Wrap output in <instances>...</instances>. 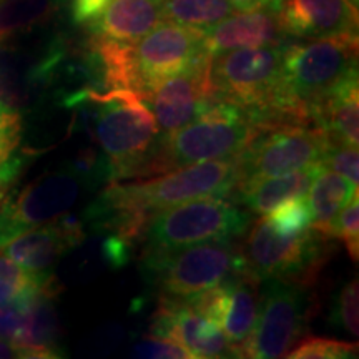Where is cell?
<instances>
[{"label":"cell","instance_id":"6da1fadb","mask_svg":"<svg viewBox=\"0 0 359 359\" xmlns=\"http://www.w3.org/2000/svg\"><path fill=\"white\" fill-rule=\"evenodd\" d=\"M262 128L250 111L213 98L198 118L154 143L130 177L148 178L188 165L238 156Z\"/></svg>","mask_w":359,"mask_h":359},{"label":"cell","instance_id":"7a4b0ae2","mask_svg":"<svg viewBox=\"0 0 359 359\" xmlns=\"http://www.w3.org/2000/svg\"><path fill=\"white\" fill-rule=\"evenodd\" d=\"M353 77H358V37L283 43L281 97L298 123L313 125L311 111Z\"/></svg>","mask_w":359,"mask_h":359},{"label":"cell","instance_id":"3957f363","mask_svg":"<svg viewBox=\"0 0 359 359\" xmlns=\"http://www.w3.org/2000/svg\"><path fill=\"white\" fill-rule=\"evenodd\" d=\"M103 178L111 180L107 156L82 155L0 200V250L22 233L65 217Z\"/></svg>","mask_w":359,"mask_h":359},{"label":"cell","instance_id":"277c9868","mask_svg":"<svg viewBox=\"0 0 359 359\" xmlns=\"http://www.w3.org/2000/svg\"><path fill=\"white\" fill-rule=\"evenodd\" d=\"M283 43L213 55L208 72L212 98L241 107L262 127L298 123L286 111L281 97Z\"/></svg>","mask_w":359,"mask_h":359},{"label":"cell","instance_id":"5b68a950","mask_svg":"<svg viewBox=\"0 0 359 359\" xmlns=\"http://www.w3.org/2000/svg\"><path fill=\"white\" fill-rule=\"evenodd\" d=\"M82 103L95 107L92 130L110 163L111 180L128 178L158 135L154 114L133 90L87 92Z\"/></svg>","mask_w":359,"mask_h":359},{"label":"cell","instance_id":"8992f818","mask_svg":"<svg viewBox=\"0 0 359 359\" xmlns=\"http://www.w3.org/2000/svg\"><path fill=\"white\" fill-rule=\"evenodd\" d=\"M143 271L167 298L191 299L245 273L246 268L241 250L231 240H224L145 253Z\"/></svg>","mask_w":359,"mask_h":359},{"label":"cell","instance_id":"52a82bcc","mask_svg":"<svg viewBox=\"0 0 359 359\" xmlns=\"http://www.w3.org/2000/svg\"><path fill=\"white\" fill-rule=\"evenodd\" d=\"M251 215L222 196L183 201L150 215L143 228L145 253H165L183 246L241 236Z\"/></svg>","mask_w":359,"mask_h":359},{"label":"cell","instance_id":"ba28073f","mask_svg":"<svg viewBox=\"0 0 359 359\" xmlns=\"http://www.w3.org/2000/svg\"><path fill=\"white\" fill-rule=\"evenodd\" d=\"M327 236L311 226L299 235L278 233L258 219L241 250L246 273L258 281L283 280L309 286L325 262Z\"/></svg>","mask_w":359,"mask_h":359},{"label":"cell","instance_id":"9c48e42d","mask_svg":"<svg viewBox=\"0 0 359 359\" xmlns=\"http://www.w3.org/2000/svg\"><path fill=\"white\" fill-rule=\"evenodd\" d=\"M330 147L325 130L316 125L263 127L236 156L240 165L238 183L280 177L318 163L323 165Z\"/></svg>","mask_w":359,"mask_h":359},{"label":"cell","instance_id":"30bf717a","mask_svg":"<svg viewBox=\"0 0 359 359\" xmlns=\"http://www.w3.org/2000/svg\"><path fill=\"white\" fill-rule=\"evenodd\" d=\"M259 286V308L253 333L241 356L275 359L286 356L302 339L308 325L306 286L283 280H264Z\"/></svg>","mask_w":359,"mask_h":359},{"label":"cell","instance_id":"8fae6325","mask_svg":"<svg viewBox=\"0 0 359 359\" xmlns=\"http://www.w3.org/2000/svg\"><path fill=\"white\" fill-rule=\"evenodd\" d=\"M132 88L142 98L161 80L183 72L210 55L205 32L193 27L161 22L127 47Z\"/></svg>","mask_w":359,"mask_h":359},{"label":"cell","instance_id":"7c38bea8","mask_svg":"<svg viewBox=\"0 0 359 359\" xmlns=\"http://www.w3.org/2000/svg\"><path fill=\"white\" fill-rule=\"evenodd\" d=\"M210 58H200L183 72L161 80L143 97V102L151 107L156 125L165 133L198 118L213 102L208 77Z\"/></svg>","mask_w":359,"mask_h":359},{"label":"cell","instance_id":"4fadbf2b","mask_svg":"<svg viewBox=\"0 0 359 359\" xmlns=\"http://www.w3.org/2000/svg\"><path fill=\"white\" fill-rule=\"evenodd\" d=\"M151 334L173 341L196 359L240 358L222 327L185 299L161 298Z\"/></svg>","mask_w":359,"mask_h":359},{"label":"cell","instance_id":"5bb4252c","mask_svg":"<svg viewBox=\"0 0 359 359\" xmlns=\"http://www.w3.org/2000/svg\"><path fill=\"white\" fill-rule=\"evenodd\" d=\"M259 283L248 273H240L217 288L185 299L222 327L226 339L241 358V348L253 333L259 308Z\"/></svg>","mask_w":359,"mask_h":359},{"label":"cell","instance_id":"9a60e30c","mask_svg":"<svg viewBox=\"0 0 359 359\" xmlns=\"http://www.w3.org/2000/svg\"><path fill=\"white\" fill-rule=\"evenodd\" d=\"M82 219L65 217L22 233L4 246V253L19 266L37 275H52V268L62 257L85 240Z\"/></svg>","mask_w":359,"mask_h":359},{"label":"cell","instance_id":"2e32d148","mask_svg":"<svg viewBox=\"0 0 359 359\" xmlns=\"http://www.w3.org/2000/svg\"><path fill=\"white\" fill-rule=\"evenodd\" d=\"M276 15L286 37H358V7L349 0H283Z\"/></svg>","mask_w":359,"mask_h":359},{"label":"cell","instance_id":"e0dca14e","mask_svg":"<svg viewBox=\"0 0 359 359\" xmlns=\"http://www.w3.org/2000/svg\"><path fill=\"white\" fill-rule=\"evenodd\" d=\"M205 47L210 57L246 47H263L285 42L275 11L259 7L257 11L233 13L219 24L203 30Z\"/></svg>","mask_w":359,"mask_h":359},{"label":"cell","instance_id":"ac0fdd59","mask_svg":"<svg viewBox=\"0 0 359 359\" xmlns=\"http://www.w3.org/2000/svg\"><path fill=\"white\" fill-rule=\"evenodd\" d=\"M57 293L58 285H53L34 296L24 309L20 326L12 334L11 339L24 348L29 358L45 359L60 356V325L53 306V298Z\"/></svg>","mask_w":359,"mask_h":359},{"label":"cell","instance_id":"d6986e66","mask_svg":"<svg viewBox=\"0 0 359 359\" xmlns=\"http://www.w3.org/2000/svg\"><path fill=\"white\" fill-rule=\"evenodd\" d=\"M161 2L163 0H110L90 30L98 37L132 43L163 22Z\"/></svg>","mask_w":359,"mask_h":359},{"label":"cell","instance_id":"ffe728a7","mask_svg":"<svg viewBox=\"0 0 359 359\" xmlns=\"http://www.w3.org/2000/svg\"><path fill=\"white\" fill-rule=\"evenodd\" d=\"M311 123L325 130L331 145L358 147L359 88L358 77L339 85L311 111Z\"/></svg>","mask_w":359,"mask_h":359},{"label":"cell","instance_id":"44dd1931","mask_svg":"<svg viewBox=\"0 0 359 359\" xmlns=\"http://www.w3.org/2000/svg\"><path fill=\"white\" fill-rule=\"evenodd\" d=\"M323 168L325 167L318 163L294 173L238 183L235 188L236 196L251 212L266 215L283 201L306 195L314 177Z\"/></svg>","mask_w":359,"mask_h":359},{"label":"cell","instance_id":"7402d4cb","mask_svg":"<svg viewBox=\"0 0 359 359\" xmlns=\"http://www.w3.org/2000/svg\"><path fill=\"white\" fill-rule=\"evenodd\" d=\"M354 195H358V185L344 178L343 175L323 168L314 177L306 193L314 230L331 238V224Z\"/></svg>","mask_w":359,"mask_h":359},{"label":"cell","instance_id":"603a6c76","mask_svg":"<svg viewBox=\"0 0 359 359\" xmlns=\"http://www.w3.org/2000/svg\"><path fill=\"white\" fill-rule=\"evenodd\" d=\"M37 85H43L37 67L22 69L19 58L0 37V102L19 111L30 103Z\"/></svg>","mask_w":359,"mask_h":359},{"label":"cell","instance_id":"cb8c5ba5","mask_svg":"<svg viewBox=\"0 0 359 359\" xmlns=\"http://www.w3.org/2000/svg\"><path fill=\"white\" fill-rule=\"evenodd\" d=\"M57 285L53 275L27 271L0 251V308L29 303L34 296Z\"/></svg>","mask_w":359,"mask_h":359},{"label":"cell","instance_id":"d4e9b609","mask_svg":"<svg viewBox=\"0 0 359 359\" xmlns=\"http://www.w3.org/2000/svg\"><path fill=\"white\" fill-rule=\"evenodd\" d=\"M235 12L230 0H163V22L206 30Z\"/></svg>","mask_w":359,"mask_h":359},{"label":"cell","instance_id":"484cf974","mask_svg":"<svg viewBox=\"0 0 359 359\" xmlns=\"http://www.w3.org/2000/svg\"><path fill=\"white\" fill-rule=\"evenodd\" d=\"M65 0H0V37L29 32L55 15Z\"/></svg>","mask_w":359,"mask_h":359},{"label":"cell","instance_id":"4316f807","mask_svg":"<svg viewBox=\"0 0 359 359\" xmlns=\"http://www.w3.org/2000/svg\"><path fill=\"white\" fill-rule=\"evenodd\" d=\"M20 143V111L0 102V185L12 183L24 167V155L19 154Z\"/></svg>","mask_w":359,"mask_h":359},{"label":"cell","instance_id":"83f0119b","mask_svg":"<svg viewBox=\"0 0 359 359\" xmlns=\"http://www.w3.org/2000/svg\"><path fill=\"white\" fill-rule=\"evenodd\" d=\"M268 223L283 235H299L313 226V215L306 195L283 201L266 213Z\"/></svg>","mask_w":359,"mask_h":359},{"label":"cell","instance_id":"f1b7e54d","mask_svg":"<svg viewBox=\"0 0 359 359\" xmlns=\"http://www.w3.org/2000/svg\"><path fill=\"white\" fill-rule=\"evenodd\" d=\"M358 344L331 338H308L286 354L290 359H348L356 356Z\"/></svg>","mask_w":359,"mask_h":359},{"label":"cell","instance_id":"f546056e","mask_svg":"<svg viewBox=\"0 0 359 359\" xmlns=\"http://www.w3.org/2000/svg\"><path fill=\"white\" fill-rule=\"evenodd\" d=\"M358 303H359V288L358 280L346 283L339 293L336 294L333 308H331V323L336 327L346 331L349 336L358 338L359 325H358Z\"/></svg>","mask_w":359,"mask_h":359},{"label":"cell","instance_id":"4dcf8cb0","mask_svg":"<svg viewBox=\"0 0 359 359\" xmlns=\"http://www.w3.org/2000/svg\"><path fill=\"white\" fill-rule=\"evenodd\" d=\"M331 236L339 238L346 246L353 262L359 258V201L358 195L344 206L331 224Z\"/></svg>","mask_w":359,"mask_h":359},{"label":"cell","instance_id":"1f68e13d","mask_svg":"<svg viewBox=\"0 0 359 359\" xmlns=\"http://www.w3.org/2000/svg\"><path fill=\"white\" fill-rule=\"evenodd\" d=\"M323 167L331 172L343 175L349 182L359 183V151L358 147L331 145L327 148Z\"/></svg>","mask_w":359,"mask_h":359},{"label":"cell","instance_id":"d6a6232c","mask_svg":"<svg viewBox=\"0 0 359 359\" xmlns=\"http://www.w3.org/2000/svg\"><path fill=\"white\" fill-rule=\"evenodd\" d=\"M135 354L140 358H180L188 359L191 358L185 349L173 341L160 338V336H148L140 344L135 346Z\"/></svg>","mask_w":359,"mask_h":359},{"label":"cell","instance_id":"836d02e7","mask_svg":"<svg viewBox=\"0 0 359 359\" xmlns=\"http://www.w3.org/2000/svg\"><path fill=\"white\" fill-rule=\"evenodd\" d=\"M109 4L110 0H70L72 19L75 24L90 27L102 15Z\"/></svg>","mask_w":359,"mask_h":359},{"label":"cell","instance_id":"e575fe53","mask_svg":"<svg viewBox=\"0 0 359 359\" xmlns=\"http://www.w3.org/2000/svg\"><path fill=\"white\" fill-rule=\"evenodd\" d=\"M25 306L27 303L0 308V336L12 338V334L15 333L17 327L20 326Z\"/></svg>","mask_w":359,"mask_h":359},{"label":"cell","instance_id":"d590c367","mask_svg":"<svg viewBox=\"0 0 359 359\" xmlns=\"http://www.w3.org/2000/svg\"><path fill=\"white\" fill-rule=\"evenodd\" d=\"M0 358H29L24 348L13 343L11 338L0 336Z\"/></svg>","mask_w":359,"mask_h":359},{"label":"cell","instance_id":"8d00e7d4","mask_svg":"<svg viewBox=\"0 0 359 359\" xmlns=\"http://www.w3.org/2000/svg\"><path fill=\"white\" fill-rule=\"evenodd\" d=\"M230 2L238 12H250L263 7V0H230Z\"/></svg>","mask_w":359,"mask_h":359},{"label":"cell","instance_id":"74e56055","mask_svg":"<svg viewBox=\"0 0 359 359\" xmlns=\"http://www.w3.org/2000/svg\"><path fill=\"white\" fill-rule=\"evenodd\" d=\"M6 190H7L6 185H0V200H2L4 195H6Z\"/></svg>","mask_w":359,"mask_h":359},{"label":"cell","instance_id":"f35d334b","mask_svg":"<svg viewBox=\"0 0 359 359\" xmlns=\"http://www.w3.org/2000/svg\"><path fill=\"white\" fill-rule=\"evenodd\" d=\"M349 2H351V4H354V6H356V7H358V2H359V0H349Z\"/></svg>","mask_w":359,"mask_h":359}]
</instances>
